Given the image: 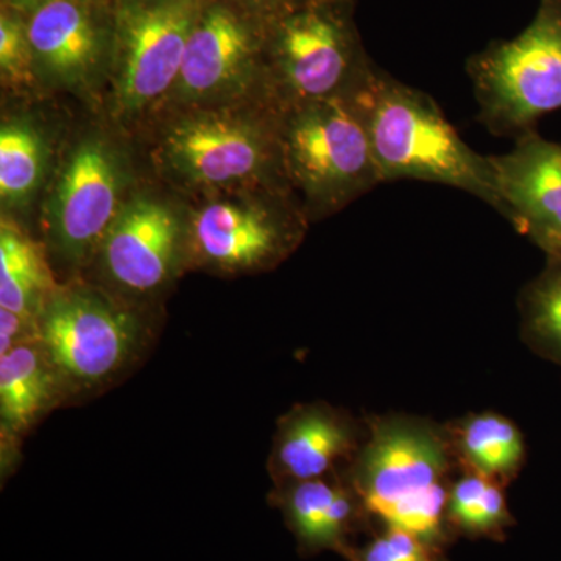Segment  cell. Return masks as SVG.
Instances as JSON below:
<instances>
[{
  "instance_id": "20",
  "label": "cell",
  "mask_w": 561,
  "mask_h": 561,
  "mask_svg": "<svg viewBox=\"0 0 561 561\" xmlns=\"http://www.w3.org/2000/svg\"><path fill=\"white\" fill-rule=\"evenodd\" d=\"M505 490L507 486L494 479L460 470L454 479L446 505V523L454 540L459 537L507 540L508 530L515 527L516 522Z\"/></svg>"
},
{
  "instance_id": "5",
  "label": "cell",
  "mask_w": 561,
  "mask_h": 561,
  "mask_svg": "<svg viewBox=\"0 0 561 561\" xmlns=\"http://www.w3.org/2000/svg\"><path fill=\"white\" fill-rule=\"evenodd\" d=\"M280 119V108L257 117L221 111L186 114L164 133L162 164L187 186L216 194L290 187L284 173Z\"/></svg>"
},
{
  "instance_id": "24",
  "label": "cell",
  "mask_w": 561,
  "mask_h": 561,
  "mask_svg": "<svg viewBox=\"0 0 561 561\" xmlns=\"http://www.w3.org/2000/svg\"><path fill=\"white\" fill-rule=\"evenodd\" d=\"M0 70L3 83L14 88H31L38 77L27 22L10 9L0 16Z\"/></svg>"
},
{
  "instance_id": "18",
  "label": "cell",
  "mask_w": 561,
  "mask_h": 561,
  "mask_svg": "<svg viewBox=\"0 0 561 561\" xmlns=\"http://www.w3.org/2000/svg\"><path fill=\"white\" fill-rule=\"evenodd\" d=\"M446 427L460 470L479 472L508 486L526 465V438L518 424L501 413H468Z\"/></svg>"
},
{
  "instance_id": "8",
  "label": "cell",
  "mask_w": 561,
  "mask_h": 561,
  "mask_svg": "<svg viewBox=\"0 0 561 561\" xmlns=\"http://www.w3.org/2000/svg\"><path fill=\"white\" fill-rule=\"evenodd\" d=\"M39 341L69 393L91 391L122 375L139 356L138 316L90 287H58L39 317Z\"/></svg>"
},
{
  "instance_id": "10",
  "label": "cell",
  "mask_w": 561,
  "mask_h": 561,
  "mask_svg": "<svg viewBox=\"0 0 561 561\" xmlns=\"http://www.w3.org/2000/svg\"><path fill=\"white\" fill-rule=\"evenodd\" d=\"M265 44L267 21L250 11L243 14L231 3L203 2L169 99L181 105H206L257 84L271 94Z\"/></svg>"
},
{
  "instance_id": "2",
  "label": "cell",
  "mask_w": 561,
  "mask_h": 561,
  "mask_svg": "<svg viewBox=\"0 0 561 561\" xmlns=\"http://www.w3.org/2000/svg\"><path fill=\"white\" fill-rule=\"evenodd\" d=\"M346 101L367 130L383 183L423 180L446 184L502 214L490 157L463 142L430 95L373 65Z\"/></svg>"
},
{
  "instance_id": "26",
  "label": "cell",
  "mask_w": 561,
  "mask_h": 561,
  "mask_svg": "<svg viewBox=\"0 0 561 561\" xmlns=\"http://www.w3.org/2000/svg\"><path fill=\"white\" fill-rule=\"evenodd\" d=\"M245 10L256 14L261 20L268 21L278 16L283 11L291 9V7L300 3L301 0H239Z\"/></svg>"
},
{
  "instance_id": "7",
  "label": "cell",
  "mask_w": 561,
  "mask_h": 561,
  "mask_svg": "<svg viewBox=\"0 0 561 561\" xmlns=\"http://www.w3.org/2000/svg\"><path fill=\"white\" fill-rule=\"evenodd\" d=\"M308 220L290 187L220 192L186 221V261L220 275L271 271L300 245Z\"/></svg>"
},
{
  "instance_id": "1",
  "label": "cell",
  "mask_w": 561,
  "mask_h": 561,
  "mask_svg": "<svg viewBox=\"0 0 561 561\" xmlns=\"http://www.w3.org/2000/svg\"><path fill=\"white\" fill-rule=\"evenodd\" d=\"M345 471L375 527H401L446 552L449 490L460 465L446 424L421 416L375 415Z\"/></svg>"
},
{
  "instance_id": "27",
  "label": "cell",
  "mask_w": 561,
  "mask_h": 561,
  "mask_svg": "<svg viewBox=\"0 0 561 561\" xmlns=\"http://www.w3.org/2000/svg\"><path fill=\"white\" fill-rule=\"evenodd\" d=\"M9 5L10 10L33 11L38 10L44 3L50 2V0H3Z\"/></svg>"
},
{
  "instance_id": "6",
  "label": "cell",
  "mask_w": 561,
  "mask_h": 561,
  "mask_svg": "<svg viewBox=\"0 0 561 561\" xmlns=\"http://www.w3.org/2000/svg\"><path fill=\"white\" fill-rule=\"evenodd\" d=\"M468 73L479 119L493 135L534 131L542 116L561 110V0H540L530 24L471 57Z\"/></svg>"
},
{
  "instance_id": "17",
  "label": "cell",
  "mask_w": 561,
  "mask_h": 561,
  "mask_svg": "<svg viewBox=\"0 0 561 561\" xmlns=\"http://www.w3.org/2000/svg\"><path fill=\"white\" fill-rule=\"evenodd\" d=\"M65 397V382L41 341L0 356V415L10 434L31 430Z\"/></svg>"
},
{
  "instance_id": "21",
  "label": "cell",
  "mask_w": 561,
  "mask_h": 561,
  "mask_svg": "<svg viewBox=\"0 0 561 561\" xmlns=\"http://www.w3.org/2000/svg\"><path fill=\"white\" fill-rule=\"evenodd\" d=\"M546 260L519 294V332L530 351L561 368V256Z\"/></svg>"
},
{
  "instance_id": "13",
  "label": "cell",
  "mask_w": 561,
  "mask_h": 561,
  "mask_svg": "<svg viewBox=\"0 0 561 561\" xmlns=\"http://www.w3.org/2000/svg\"><path fill=\"white\" fill-rule=\"evenodd\" d=\"M36 72L55 87L87 92L110 73L113 14L95 0H50L31 13Z\"/></svg>"
},
{
  "instance_id": "15",
  "label": "cell",
  "mask_w": 561,
  "mask_h": 561,
  "mask_svg": "<svg viewBox=\"0 0 561 561\" xmlns=\"http://www.w3.org/2000/svg\"><path fill=\"white\" fill-rule=\"evenodd\" d=\"M367 420L327 402L295 405L280 416L268 468L275 485L330 478L348 470L367 438Z\"/></svg>"
},
{
  "instance_id": "3",
  "label": "cell",
  "mask_w": 561,
  "mask_h": 561,
  "mask_svg": "<svg viewBox=\"0 0 561 561\" xmlns=\"http://www.w3.org/2000/svg\"><path fill=\"white\" fill-rule=\"evenodd\" d=\"M353 0H301L267 21L268 90L280 108L346 99L373 62L353 22Z\"/></svg>"
},
{
  "instance_id": "4",
  "label": "cell",
  "mask_w": 561,
  "mask_h": 561,
  "mask_svg": "<svg viewBox=\"0 0 561 561\" xmlns=\"http://www.w3.org/2000/svg\"><path fill=\"white\" fill-rule=\"evenodd\" d=\"M280 149L287 183L308 219L330 216L383 183L370 139L346 99L283 111Z\"/></svg>"
},
{
  "instance_id": "11",
  "label": "cell",
  "mask_w": 561,
  "mask_h": 561,
  "mask_svg": "<svg viewBox=\"0 0 561 561\" xmlns=\"http://www.w3.org/2000/svg\"><path fill=\"white\" fill-rule=\"evenodd\" d=\"M125 173L119 151L102 136H88L70 151L46 213L50 241L66 261L81 264L99 253L127 202Z\"/></svg>"
},
{
  "instance_id": "23",
  "label": "cell",
  "mask_w": 561,
  "mask_h": 561,
  "mask_svg": "<svg viewBox=\"0 0 561 561\" xmlns=\"http://www.w3.org/2000/svg\"><path fill=\"white\" fill-rule=\"evenodd\" d=\"M348 561H448L446 552L434 548L419 535L394 526H378L370 541L356 546Z\"/></svg>"
},
{
  "instance_id": "12",
  "label": "cell",
  "mask_w": 561,
  "mask_h": 561,
  "mask_svg": "<svg viewBox=\"0 0 561 561\" xmlns=\"http://www.w3.org/2000/svg\"><path fill=\"white\" fill-rule=\"evenodd\" d=\"M99 256L103 272L119 289L151 294L164 287L186 261V224L168 203L139 195L125 202Z\"/></svg>"
},
{
  "instance_id": "25",
  "label": "cell",
  "mask_w": 561,
  "mask_h": 561,
  "mask_svg": "<svg viewBox=\"0 0 561 561\" xmlns=\"http://www.w3.org/2000/svg\"><path fill=\"white\" fill-rule=\"evenodd\" d=\"M39 341V320L0 309V356L27 343Z\"/></svg>"
},
{
  "instance_id": "16",
  "label": "cell",
  "mask_w": 561,
  "mask_h": 561,
  "mask_svg": "<svg viewBox=\"0 0 561 561\" xmlns=\"http://www.w3.org/2000/svg\"><path fill=\"white\" fill-rule=\"evenodd\" d=\"M272 501L283 512L302 556L332 551L346 559L356 548L354 537L375 527L346 476L276 486Z\"/></svg>"
},
{
  "instance_id": "14",
  "label": "cell",
  "mask_w": 561,
  "mask_h": 561,
  "mask_svg": "<svg viewBox=\"0 0 561 561\" xmlns=\"http://www.w3.org/2000/svg\"><path fill=\"white\" fill-rule=\"evenodd\" d=\"M502 216L546 257L561 256V142L529 131L501 157H490Z\"/></svg>"
},
{
  "instance_id": "22",
  "label": "cell",
  "mask_w": 561,
  "mask_h": 561,
  "mask_svg": "<svg viewBox=\"0 0 561 561\" xmlns=\"http://www.w3.org/2000/svg\"><path fill=\"white\" fill-rule=\"evenodd\" d=\"M46 168V146L25 121L3 122L0 130V197L10 206L31 201Z\"/></svg>"
},
{
  "instance_id": "9",
  "label": "cell",
  "mask_w": 561,
  "mask_h": 561,
  "mask_svg": "<svg viewBox=\"0 0 561 561\" xmlns=\"http://www.w3.org/2000/svg\"><path fill=\"white\" fill-rule=\"evenodd\" d=\"M202 7L203 0H117L110 77L119 116H138L169 98Z\"/></svg>"
},
{
  "instance_id": "19",
  "label": "cell",
  "mask_w": 561,
  "mask_h": 561,
  "mask_svg": "<svg viewBox=\"0 0 561 561\" xmlns=\"http://www.w3.org/2000/svg\"><path fill=\"white\" fill-rule=\"evenodd\" d=\"M49 264L38 243L11 221L0 227V309L39 320L57 291Z\"/></svg>"
}]
</instances>
